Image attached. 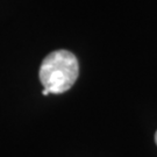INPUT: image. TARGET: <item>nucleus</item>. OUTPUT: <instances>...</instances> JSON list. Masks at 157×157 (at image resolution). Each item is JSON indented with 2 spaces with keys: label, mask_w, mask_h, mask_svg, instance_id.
Masks as SVG:
<instances>
[{
  "label": "nucleus",
  "mask_w": 157,
  "mask_h": 157,
  "mask_svg": "<svg viewBox=\"0 0 157 157\" xmlns=\"http://www.w3.org/2000/svg\"><path fill=\"white\" fill-rule=\"evenodd\" d=\"M78 61L72 52L56 50L50 52L40 67L39 77L49 93H64L70 90L78 78Z\"/></svg>",
  "instance_id": "1"
},
{
  "label": "nucleus",
  "mask_w": 157,
  "mask_h": 157,
  "mask_svg": "<svg viewBox=\"0 0 157 157\" xmlns=\"http://www.w3.org/2000/svg\"><path fill=\"white\" fill-rule=\"evenodd\" d=\"M155 142H156V144H157V132H156V134H155Z\"/></svg>",
  "instance_id": "2"
}]
</instances>
